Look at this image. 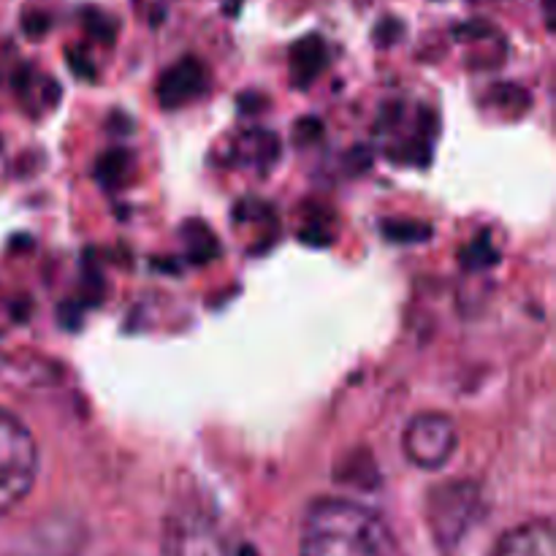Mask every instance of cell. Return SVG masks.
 <instances>
[{"instance_id":"1","label":"cell","mask_w":556,"mask_h":556,"mask_svg":"<svg viewBox=\"0 0 556 556\" xmlns=\"http://www.w3.org/2000/svg\"><path fill=\"white\" fill-rule=\"evenodd\" d=\"M299 556H396V538L367 505L320 500L302 521Z\"/></svg>"},{"instance_id":"2","label":"cell","mask_w":556,"mask_h":556,"mask_svg":"<svg viewBox=\"0 0 556 556\" xmlns=\"http://www.w3.org/2000/svg\"><path fill=\"white\" fill-rule=\"evenodd\" d=\"M38 476V445L30 429L0 407V516L30 494Z\"/></svg>"},{"instance_id":"3","label":"cell","mask_w":556,"mask_h":556,"mask_svg":"<svg viewBox=\"0 0 556 556\" xmlns=\"http://www.w3.org/2000/svg\"><path fill=\"white\" fill-rule=\"evenodd\" d=\"M459 432L456 424L443 413H421L413 418L402 434V451L407 462L421 470H440L454 456Z\"/></svg>"},{"instance_id":"4","label":"cell","mask_w":556,"mask_h":556,"mask_svg":"<svg viewBox=\"0 0 556 556\" xmlns=\"http://www.w3.org/2000/svg\"><path fill=\"white\" fill-rule=\"evenodd\" d=\"M163 556H226V552L215 521L195 510H185L168 519L163 532Z\"/></svg>"},{"instance_id":"5","label":"cell","mask_w":556,"mask_h":556,"mask_svg":"<svg viewBox=\"0 0 556 556\" xmlns=\"http://www.w3.org/2000/svg\"><path fill=\"white\" fill-rule=\"evenodd\" d=\"M494 556H556L554 525L548 519H541L516 527L497 543Z\"/></svg>"},{"instance_id":"6","label":"cell","mask_w":556,"mask_h":556,"mask_svg":"<svg viewBox=\"0 0 556 556\" xmlns=\"http://www.w3.org/2000/svg\"><path fill=\"white\" fill-rule=\"evenodd\" d=\"M204 87V71L195 60H182V63L174 65L166 76H163L161 98L163 103L174 106V103H182L188 98H193L195 92H201Z\"/></svg>"},{"instance_id":"7","label":"cell","mask_w":556,"mask_h":556,"mask_svg":"<svg viewBox=\"0 0 556 556\" xmlns=\"http://www.w3.org/2000/svg\"><path fill=\"white\" fill-rule=\"evenodd\" d=\"M326 54H324V41L315 36L304 38L302 43H299L296 49H293V71L302 76H315L318 74V68L324 65Z\"/></svg>"},{"instance_id":"8","label":"cell","mask_w":556,"mask_h":556,"mask_svg":"<svg viewBox=\"0 0 556 556\" xmlns=\"http://www.w3.org/2000/svg\"><path fill=\"white\" fill-rule=\"evenodd\" d=\"M543 9H546V16H548V27H552V0H543Z\"/></svg>"}]
</instances>
